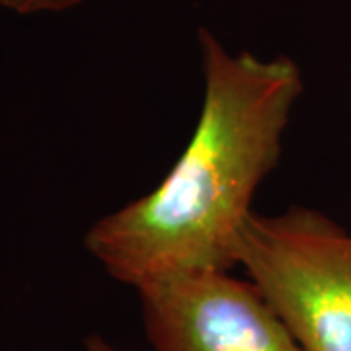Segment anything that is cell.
Masks as SVG:
<instances>
[{
    "mask_svg": "<svg viewBox=\"0 0 351 351\" xmlns=\"http://www.w3.org/2000/svg\"><path fill=\"white\" fill-rule=\"evenodd\" d=\"M82 351H121V350H117L112 341H108V339L104 338V336H100V334H90V336L84 339V343H82Z\"/></svg>",
    "mask_w": 351,
    "mask_h": 351,
    "instance_id": "5",
    "label": "cell"
},
{
    "mask_svg": "<svg viewBox=\"0 0 351 351\" xmlns=\"http://www.w3.org/2000/svg\"><path fill=\"white\" fill-rule=\"evenodd\" d=\"M203 100L195 129L162 182L104 215L84 234L86 252L115 281L232 269L242 228L263 180L277 168L295 104L304 92L287 55L230 53L197 32Z\"/></svg>",
    "mask_w": 351,
    "mask_h": 351,
    "instance_id": "1",
    "label": "cell"
},
{
    "mask_svg": "<svg viewBox=\"0 0 351 351\" xmlns=\"http://www.w3.org/2000/svg\"><path fill=\"white\" fill-rule=\"evenodd\" d=\"M237 265L262 289L302 351H351V232L328 215L293 205L254 211Z\"/></svg>",
    "mask_w": 351,
    "mask_h": 351,
    "instance_id": "2",
    "label": "cell"
},
{
    "mask_svg": "<svg viewBox=\"0 0 351 351\" xmlns=\"http://www.w3.org/2000/svg\"><path fill=\"white\" fill-rule=\"evenodd\" d=\"M151 351H302L250 277L203 269L135 287Z\"/></svg>",
    "mask_w": 351,
    "mask_h": 351,
    "instance_id": "3",
    "label": "cell"
},
{
    "mask_svg": "<svg viewBox=\"0 0 351 351\" xmlns=\"http://www.w3.org/2000/svg\"><path fill=\"white\" fill-rule=\"evenodd\" d=\"M84 0H0V6L16 14L64 12L71 10Z\"/></svg>",
    "mask_w": 351,
    "mask_h": 351,
    "instance_id": "4",
    "label": "cell"
}]
</instances>
